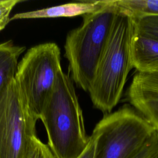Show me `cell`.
<instances>
[{"instance_id":"cell-16","label":"cell","mask_w":158,"mask_h":158,"mask_svg":"<svg viewBox=\"0 0 158 158\" xmlns=\"http://www.w3.org/2000/svg\"><path fill=\"white\" fill-rule=\"evenodd\" d=\"M95 143L91 136H89V142L82 153L77 158H94Z\"/></svg>"},{"instance_id":"cell-13","label":"cell","mask_w":158,"mask_h":158,"mask_svg":"<svg viewBox=\"0 0 158 158\" xmlns=\"http://www.w3.org/2000/svg\"><path fill=\"white\" fill-rule=\"evenodd\" d=\"M28 158H56L48 145L42 142L38 136L33 138Z\"/></svg>"},{"instance_id":"cell-14","label":"cell","mask_w":158,"mask_h":158,"mask_svg":"<svg viewBox=\"0 0 158 158\" xmlns=\"http://www.w3.org/2000/svg\"><path fill=\"white\" fill-rule=\"evenodd\" d=\"M158 152V131L131 158H152Z\"/></svg>"},{"instance_id":"cell-11","label":"cell","mask_w":158,"mask_h":158,"mask_svg":"<svg viewBox=\"0 0 158 158\" xmlns=\"http://www.w3.org/2000/svg\"><path fill=\"white\" fill-rule=\"evenodd\" d=\"M118 12L133 19L158 16V0H114Z\"/></svg>"},{"instance_id":"cell-6","label":"cell","mask_w":158,"mask_h":158,"mask_svg":"<svg viewBox=\"0 0 158 158\" xmlns=\"http://www.w3.org/2000/svg\"><path fill=\"white\" fill-rule=\"evenodd\" d=\"M38 120L14 78L0 91V158H28Z\"/></svg>"},{"instance_id":"cell-4","label":"cell","mask_w":158,"mask_h":158,"mask_svg":"<svg viewBox=\"0 0 158 158\" xmlns=\"http://www.w3.org/2000/svg\"><path fill=\"white\" fill-rule=\"evenodd\" d=\"M157 130L137 110L128 107L106 114L91 134L94 158H131Z\"/></svg>"},{"instance_id":"cell-5","label":"cell","mask_w":158,"mask_h":158,"mask_svg":"<svg viewBox=\"0 0 158 158\" xmlns=\"http://www.w3.org/2000/svg\"><path fill=\"white\" fill-rule=\"evenodd\" d=\"M61 70L60 48L52 42L30 48L19 62L15 80L28 107L38 119Z\"/></svg>"},{"instance_id":"cell-3","label":"cell","mask_w":158,"mask_h":158,"mask_svg":"<svg viewBox=\"0 0 158 158\" xmlns=\"http://www.w3.org/2000/svg\"><path fill=\"white\" fill-rule=\"evenodd\" d=\"M117 13L114 0H109L103 9L83 15L81 25L67 35L64 56L70 78L85 91L93 83Z\"/></svg>"},{"instance_id":"cell-17","label":"cell","mask_w":158,"mask_h":158,"mask_svg":"<svg viewBox=\"0 0 158 158\" xmlns=\"http://www.w3.org/2000/svg\"><path fill=\"white\" fill-rule=\"evenodd\" d=\"M152 158H158V152H157V153Z\"/></svg>"},{"instance_id":"cell-15","label":"cell","mask_w":158,"mask_h":158,"mask_svg":"<svg viewBox=\"0 0 158 158\" xmlns=\"http://www.w3.org/2000/svg\"><path fill=\"white\" fill-rule=\"evenodd\" d=\"M20 0H1L0 1V31L10 22V14L14 7L19 2Z\"/></svg>"},{"instance_id":"cell-1","label":"cell","mask_w":158,"mask_h":158,"mask_svg":"<svg viewBox=\"0 0 158 158\" xmlns=\"http://www.w3.org/2000/svg\"><path fill=\"white\" fill-rule=\"evenodd\" d=\"M40 119L47 133L48 145L56 158H77L86 148L89 136L82 109L73 81L62 69Z\"/></svg>"},{"instance_id":"cell-8","label":"cell","mask_w":158,"mask_h":158,"mask_svg":"<svg viewBox=\"0 0 158 158\" xmlns=\"http://www.w3.org/2000/svg\"><path fill=\"white\" fill-rule=\"evenodd\" d=\"M109 1V0H90L66 3L41 9L15 14L10 18V20L83 16L103 9L108 5Z\"/></svg>"},{"instance_id":"cell-2","label":"cell","mask_w":158,"mask_h":158,"mask_svg":"<svg viewBox=\"0 0 158 158\" xmlns=\"http://www.w3.org/2000/svg\"><path fill=\"white\" fill-rule=\"evenodd\" d=\"M133 19L118 12L88 91L94 107L110 114L119 102L128 75L133 68L131 43Z\"/></svg>"},{"instance_id":"cell-9","label":"cell","mask_w":158,"mask_h":158,"mask_svg":"<svg viewBox=\"0 0 158 158\" xmlns=\"http://www.w3.org/2000/svg\"><path fill=\"white\" fill-rule=\"evenodd\" d=\"M133 67L138 72L158 73V40L135 31L131 43Z\"/></svg>"},{"instance_id":"cell-7","label":"cell","mask_w":158,"mask_h":158,"mask_svg":"<svg viewBox=\"0 0 158 158\" xmlns=\"http://www.w3.org/2000/svg\"><path fill=\"white\" fill-rule=\"evenodd\" d=\"M131 105L158 131V73L137 72L127 90Z\"/></svg>"},{"instance_id":"cell-12","label":"cell","mask_w":158,"mask_h":158,"mask_svg":"<svg viewBox=\"0 0 158 158\" xmlns=\"http://www.w3.org/2000/svg\"><path fill=\"white\" fill-rule=\"evenodd\" d=\"M135 31L158 40V16L133 19Z\"/></svg>"},{"instance_id":"cell-10","label":"cell","mask_w":158,"mask_h":158,"mask_svg":"<svg viewBox=\"0 0 158 158\" xmlns=\"http://www.w3.org/2000/svg\"><path fill=\"white\" fill-rule=\"evenodd\" d=\"M25 49L15 45L12 40L0 43V91L14 80L18 59Z\"/></svg>"}]
</instances>
